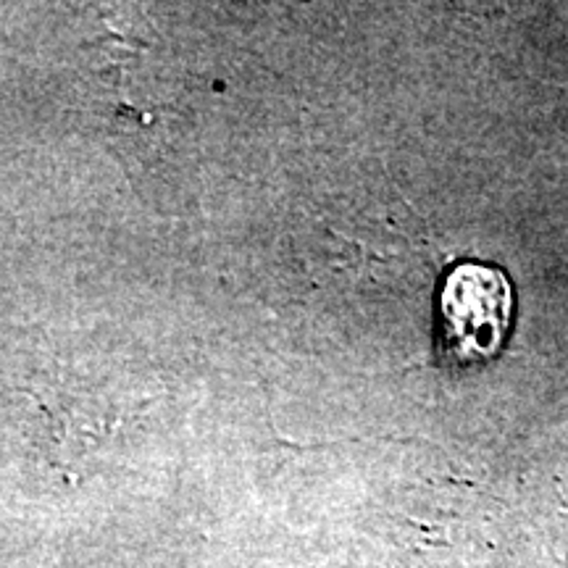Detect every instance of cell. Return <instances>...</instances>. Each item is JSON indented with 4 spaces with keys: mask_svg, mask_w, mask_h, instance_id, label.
Listing matches in <instances>:
<instances>
[{
    "mask_svg": "<svg viewBox=\"0 0 568 568\" xmlns=\"http://www.w3.org/2000/svg\"><path fill=\"white\" fill-rule=\"evenodd\" d=\"M514 318V287L506 272L487 264H460L439 290L443 343L460 364L487 361L506 343Z\"/></svg>",
    "mask_w": 568,
    "mask_h": 568,
    "instance_id": "6da1fadb",
    "label": "cell"
}]
</instances>
